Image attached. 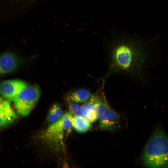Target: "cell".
Segmentation results:
<instances>
[{"mask_svg":"<svg viewBox=\"0 0 168 168\" xmlns=\"http://www.w3.org/2000/svg\"><path fill=\"white\" fill-rule=\"evenodd\" d=\"M145 43L134 38L120 37L113 40L107 51L108 70L105 78L123 74L139 80L147 56Z\"/></svg>","mask_w":168,"mask_h":168,"instance_id":"1","label":"cell"},{"mask_svg":"<svg viewBox=\"0 0 168 168\" xmlns=\"http://www.w3.org/2000/svg\"><path fill=\"white\" fill-rule=\"evenodd\" d=\"M141 160L146 167L168 168V136L157 128L149 138L143 151Z\"/></svg>","mask_w":168,"mask_h":168,"instance_id":"2","label":"cell"},{"mask_svg":"<svg viewBox=\"0 0 168 168\" xmlns=\"http://www.w3.org/2000/svg\"><path fill=\"white\" fill-rule=\"evenodd\" d=\"M41 91L38 86H28L12 99L18 114L27 115L30 112L39 99Z\"/></svg>","mask_w":168,"mask_h":168,"instance_id":"3","label":"cell"},{"mask_svg":"<svg viewBox=\"0 0 168 168\" xmlns=\"http://www.w3.org/2000/svg\"><path fill=\"white\" fill-rule=\"evenodd\" d=\"M27 86L26 82L19 79L4 81L0 84V94L4 98L12 100Z\"/></svg>","mask_w":168,"mask_h":168,"instance_id":"4","label":"cell"},{"mask_svg":"<svg viewBox=\"0 0 168 168\" xmlns=\"http://www.w3.org/2000/svg\"><path fill=\"white\" fill-rule=\"evenodd\" d=\"M17 118V115L9 101L0 97V128L9 125Z\"/></svg>","mask_w":168,"mask_h":168,"instance_id":"5","label":"cell"},{"mask_svg":"<svg viewBox=\"0 0 168 168\" xmlns=\"http://www.w3.org/2000/svg\"><path fill=\"white\" fill-rule=\"evenodd\" d=\"M19 60L13 53L6 52L0 55V76L10 73L18 68Z\"/></svg>","mask_w":168,"mask_h":168,"instance_id":"6","label":"cell"},{"mask_svg":"<svg viewBox=\"0 0 168 168\" xmlns=\"http://www.w3.org/2000/svg\"><path fill=\"white\" fill-rule=\"evenodd\" d=\"M99 127L102 130H112L116 128L119 122L116 112L110 106L99 118Z\"/></svg>","mask_w":168,"mask_h":168,"instance_id":"7","label":"cell"},{"mask_svg":"<svg viewBox=\"0 0 168 168\" xmlns=\"http://www.w3.org/2000/svg\"><path fill=\"white\" fill-rule=\"evenodd\" d=\"M66 131L61 117L50 125L47 130L45 137L50 142L55 143L62 141Z\"/></svg>","mask_w":168,"mask_h":168,"instance_id":"8","label":"cell"},{"mask_svg":"<svg viewBox=\"0 0 168 168\" xmlns=\"http://www.w3.org/2000/svg\"><path fill=\"white\" fill-rule=\"evenodd\" d=\"M92 95L88 89L81 88L75 90L69 93L68 99L73 102L86 103L90 99Z\"/></svg>","mask_w":168,"mask_h":168,"instance_id":"9","label":"cell"},{"mask_svg":"<svg viewBox=\"0 0 168 168\" xmlns=\"http://www.w3.org/2000/svg\"><path fill=\"white\" fill-rule=\"evenodd\" d=\"M71 122L72 127L79 133L87 132L91 126V123L84 116H72Z\"/></svg>","mask_w":168,"mask_h":168,"instance_id":"10","label":"cell"},{"mask_svg":"<svg viewBox=\"0 0 168 168\" xmlns=\"http://www.w3.org/2000/svg\"><path fill=\"white\" fill-rule=\"evenodd\" d=\"M81 108L83 116L91 123L99 119L93 103L90 99L81 106Z\"/></svg>","mask_w":168,"mask_h":168,"instance_id":"11","label":"cell"},{"mask_svg":"<svg viewBox=\"0 0 168 168\" xmlns=\"http://www.w3.org/2000/svg\"><path fill=\"white\" fill-rule=\"evenodd\" d=\"M69 109L70 113L73 114L74 116L78 117H82V114L81 106L76 103L73 102L70 103L69 105Z\"/></svg>","mask_w":168,"mask_h":168,"instance_id":"12","label":"cell"},{"mask_svg":"<svg viewBox=\"0 0 168 168\" xmlns=\"http://www.w3.org/2000/svg\"><path fill=\"white\" fill-rule=\"evenodd\" d=\"M50 110L55 113L59 118L62 116V110L61 107L58 105L55 104L54 105Z\"/></svg>","mask_w":168,"mask_h":168,"instance_id":"13","label":"cell"},{"mask_svg":"<svg viewBox=\"0 0 168 168\" xmlns=\"http://www.w3.org/2000/svg\"><path fill=\"white\" fill-rule=\"evenodd\" d=\"M60 118L55 113L52 111L50 110L48 116V119L49 122L54 123L58 121Z\"/></svg>","mask_w":168,"mask_h":168,"instance_id":"14","label":"cell"}]
</instances>
